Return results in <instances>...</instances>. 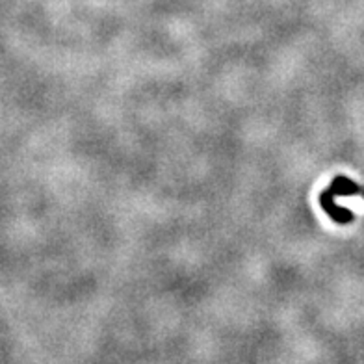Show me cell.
I'll return each instance as SVG.
<instances>
[{
  "instance_id": "obj_1",
  "label": "cell",
  "mask_w": 364,
  "mask_h": 364,
  "mask_svg": "<svg viewBox=\"0 0 364 364\" xmlns=\"http://www.w3.org/2000/svg\"><path fill=\"white\" fill-rule=\"evenodd\" d=\"M359 192V186L355 184L351 178L348 177H336L335 181L331 182V186L327 190H323L320 197L321 208L326 212L327 216L331 218L336 223H350L353 220V214H351L348 208H342L341 199L342 197H351Z\"/></svg>"
}]
</instances>
